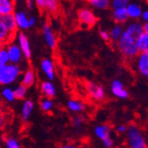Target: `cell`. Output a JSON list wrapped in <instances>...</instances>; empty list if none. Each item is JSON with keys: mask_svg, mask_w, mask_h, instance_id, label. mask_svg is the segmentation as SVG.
Masks as SVG:
<instances>
[{"mask_svg": "<svg viewBox=\"0 0 148 148\" xmlns=\"http://www.w3.org/2000/svg\"><path fill=\"white\" fill-rule=\"evenodd\" d=\"M143 31V24L139 22L130 23L123 30L122 35L117 40V45L121 53L124 57L132 59L138 56L139 52L137 41Z\"/></svg>", "mask_w": 148, "mask_h": 148, "instance_id": "6da1fadb", "label": "cell"}, {"mask_svg": "<svg viewBox=\"0 0 148 148\" xmlns=\"http://www.w3.org/2000/svg\"><path fill=\"white\" fill-rule=\"evenodd\" d=\"M127 143L131 148H145L147 146L145 137L138 126L131 124L126 130Z\"/></svg>", "mask_w": 148, "mask_h": 148, "instance_id": "7a4b0ae2", "label": "cell"}, {"mask_svg": "<svg viewBox=\"0 0 148 148\" xmlns=\"http://www.w3.org/2000/svg\"><path fill=\"white\" fill-rule=\"evenodd\" d=\"M21 74V69L19 65L12 64V63L6 64L3 69L0 84L9 85L13 84L15 81L18 80Z\"/></svg>", "mask_w": 148, "mask_h": 148, "instance_id": "3957f363", "label": "cell"}, {"mask_svg": "<svg viewBox=\"0 0 148 148\" xmlns=\"http://www.w3.org/2000/svg\"><path fill=\"white\" fill-rule=\"evenodd\" d=\"M86 90L89 97L96 101H102L106 98V91L102 85L90 82L86 84Z\"/></svg>", "mask_w": 148, "mask_h": 148, "instance_id": "277c9868", "label": "cell"}, {"mask_svg": "<svg viewBox=\"0 0 148 148\" xmlns=\"http://www.w3.org/2000/svg\"><path fill=\"white\" fill-rule=\"evenodd\" d=\"M8 57H9V62L12 64L20 65L22 62L23 60V53L16 43H9L8 46L6 47Z\"/></svg>", "mask_w": 148, "mask_h": 148, "instance_id": "5b68a950", "label": "cell"}, {"mask_svg": "<svg viewBox=\"0 0 148 148\" xmlns=\"http://www.w3.org/2000/svg\"><path fill=\"white\" fill-rule=\"evenodd\" d=\"M78 19L81 23L85 25L88 28L94 26L98 21L97 16L90 10L86 8H83L78 12Z\"/></svg>", "mask_w": 148, "mask_h": 148, "instance_id": "8992f818", "label": "cell"}, {"mask_svg": "<svg viewBox=\"0 0 148 148\" xmlns=\"http://www.w3.org/2000/svg\"><path fill=\"white\" fill-rule=\"evenodd\" d=\"M17 40H18V45L23 53V56L27 60H30L31 58V48L30 44L27 36L23 32H19L17 34Z\"/></svg>", "mask_w": 148, "mask_h": 148, "instance_id": "52a82bcc", "label": "cell"}, {"mask_svg": "<svg viewBox=\"0 0 148 148\" xmlns=\"http://www.w3.org/2000/svg\"><path fill=\"white\" fill-rule=\"evenodd\" d=\"M1 22L5 28L7 29V31L9 33H11L12 36H16L17 34V25H16V21H15V18H14V14L12 13H8V14H5L1 16Z\"/></svg>", "mask_w": 148, "mask_h": 148, "instance_id": "ba28073f", "label": "cell"}, {"mask_svg": "<svg viewBox=\"0 0 148 148\" xmlns=\"http://www.w3.org/2000/svg\"><path fill=\"white\" fill-rule=\"evenodd\" d=\"M111 90H112L113 95L118 99H128V97H129L128 90L124 88L123 82H121V81L118 79H115L112 82Z\"/></svg>", "mask_w": 148, "mask_h": 148, "instance_id": "9c48e42d", "label": "cell"}, {"mask_svg": "<svg viewBox=\"0 0 148 148\" xmlns=\"http://www.w3.org/2000/svg\"><path fill=\"white\" fill-rule=\"evenodd\" d=\"M43 36L49 48L54 49L57 45V39L54 33L52 32L51 26L48 23H45L43 27Z\"/></svg>", "mask_w": 148, "mask_h": 148, "instance_id": "30bf717a", "label": "cell"}, {"mask_svg": "<svg viewBox=\"0 0 148 148\" xmlns=\"http://www.w3.org/2000/svg\"><path fill=\"white\" fill-rule=\"evenodd\" d=\"M41 69L48 78V80L52 81L55 78V66L53 61L50 59H44L41 62Z\"/></svg>", "mask_w": 148, "mask_h": 148, "instance_id": "8fae6325", "label": "cell"}, {"mask_svg": "<svg viewBox=\"0 0 148 148\" xmlns=\"http://www.w3.org/2000/svg\"><path fill=\"white\" fill-rule=\"evenodd\" d=\"M34 110V102L31 99H26L21 106V119L23 123L28 122Z\"/></svg>", "mask_w": 148, "mask_h": 148, "instance_id": "7c38bea8", "label": "cell"}, {"mask_svg": "<svg viewBox=\"0 0 148 148\" xmlns=\"http://www.w3.org/2000/svg\"><path fill=\"white\" fill-rule=\"evenodd\" d=\"M138 69L142 75L148 76V52H140L138 54Z\"/></svg>", "mask_w": 148, "mask_h": 148, "instance_id": "4fadbf2b", "label": "cell"}, {"mask_svg": "<svg viewBox=\"0 0 148 148\" xmlns=\"http://www.w3.org/2000/svg\"><path fill=\"white\" fill-rule=\"evenodd\" d=\"M16 21L17 28L21 29V30H26L29 29V17L24 12H13Z\"/></svg>", "mask_w": 148, "mask_h": 148, "instance_id": "5bb4252c", "label": "cell"}, {"mask_svg": "<svg viewBox=\"0 0 148 148\" xmlns=\"http://www.w3.org/2000/svg\"><path fill=\"white\" fill-rule=\"evenodd\" d=\"M40 89H41V91L45 98L52 99L56 96V88L51 81L43 82L41 84V86H40Z\"/></svg>", "mask_w": 148, "mask_h": 148, "instance_id": "9a60e30c", "label": "cell"}, {"mask_svg": "<svg viewBox=\"0 0 148 148\" xmlns=\"http://www.w3.org/2000/svg\"><path fill=\"white\" fill-rule=\"evenodd\" d=\"M126 11H127L129 18L134 19V20L140 18L141 13L143 12L141 6L136 3H129L126 6Z\"/></svg>", "mask_w": 148, "mask_h": 148, "instance_id": "2e32d148", "label": "cell"}, {"mask_svg": "<svg viewBox=\"0 0 148 148\" xmlns=\"http://www.w3.org/2000/svg\"><path fill=\"white\" fill-rule=\"evenodd\" d=\"M94 134L99 139L103 140L106 138L111 137V128L106 124L98 125L94 128Z\"/></svg>", "mask_w": 148, "mask_h": 148, "instance_id": "e0dca14e", "label": "cell"}, {"mask_svg": "<svg viewBox=\"0 0 148 148\" xmlns=\"http://www.w3.org/2000/svg\"><path fill=\"white\" fill-rule=\"evenodd\" d=\"M113 19L116 23H124L129 20V16L126 11V7L117 8L113 10Z\"/></svg>", "mask_w": 148, "mask_h": 148, "instance_id": "ac0fdd59", "label": "cell"}, {"mask_svg": "<svg viewBox=\"0 0 148 148\" xmlns=\"http://www.w3.org/2000/svg\"><path fill=\"white\" fill-rule=\"evenodd\" d=\"M14 0H0V16L14 12Z\"/></svg>", "mask_w": 148, "mask_h": 148, "instance_id": "d6986e66", "label": "cell"}, {"mask_svg": "<svg viewBox=\"0 0 148 148\" xmlns=\"http://www.w3.org/2000/svg\"><path fill=\"white\" fill-rule=\"evenodd\" d=\"M15 36H12L11 33L7 31V29L4 27V25L0 22V47L5 46L11 43Z\"/></svg>", "mask_w": 148, "mask_h": 148, "instance_id": "ffe728a7", "label": "cell"}, {"mask_svg": "<svg viewBox=\"0 0 148 148\" xmlns=\"http://www.w3.org/2000/svg\"><path fill=\"white\" fill-rule=\"evenodd\" d=\"M138 52H148V32L143 31L137 41Z\"/></svg>", "mask_w": 148, "mask_h": 148, "instance_id": "44dd1931", "label": "cell"}, {"mask_svg": "<svg viewBox=\"0 0 148 148\" xmlns=\"http://www.w3.org/2000/svg\"><path fill=\"white\" fill-rule=\"evenodd\" d=\"M36 83V74L34 72V70L32 69H28L24 72L23 77H22V81L21 84L23 85H25L27 88L31 87L35 84Z\"/></svg>", "mask_w": 148, "mask_h": 148, "instance_id": "7402d4cb", "label": "cell"}, {"mask_svg": "<svg viewBox=\"0 0 148 148\" xmlns=\"http://www.w3.org/2000/svg\"><path fill=\"white\" fill-rule=\"evenodd\" d=\"M68 108L73 113H82L84 110V104L76 99H69L68 102Z\"/></svg>", "mask_w": 148, "mask_h": 148, "instance_id": "603a6c76", "label": "cell"}, {"mask_svg": "<svg viewBox=\"0 0 148 148\" xmlns=\"http://www.w3.org/2000/svg\"><path fill=\"white\" fill-rule=\"evenodd\" d=\"M90 5L99 10H106L109 7L111 0H88Z\"/></svg>", "mask_w": 148, "mask_h": 148, "instance_id": "cb8c5ba5", "label": "cell"}, {"mask_svg": "<svg viewBox=\"0 0 148 148\" xmlns=\"http://www.w3.org/2000/svg\"><path fill=\"white\" fill-rule=\"evenodd\" d=\"M27 91H28V88H27L25 85H23L22 84H20L15 90H13L15 99H18V100L24 99L26 98V95H27Z\"/></svg>", "mask_w": 148, "mask_h": 148, "instance_id": "d4e9b609", "label": "cell"}, {"mask_svg": "<svg viewBox=\"0 0 148 148\" xmlns=\"http://www.w3.org/2000/svg\"><path fill=\"white\" fill-rule=\"evenodd\" d=\"M53 106H54V104H53V101L51 100V99L49 98H44L41 102H40V107L43 112L45 113H49L52 110Z\"/></svg>", "mask_w": 148, "mask_h": 148, "instance_id": "484cf974", "label": "cell"}, {"mask_svg": "<svg viewBox=\"0 0 148 148\" xmlns=\"http://www.w3.org/2000/svg\"><path fill=\"white\" fill-rule=\"evenodd\" d=\"M1 96L3 99L7 102H13L15 100L14 93H13V90H12L9 87H5L1 91Z\"/></svg>", "mask_w": 148, "mask_h": 148, "instance_id": "4316f807", "label": "cell"}, {"mask_svg": "<svg viewBox=\"0 0 148 148\" xmlns=\"http://www.w3.org/2000/svg\"><path fill=\"white\" fill-rule=\"evenodd\" d=\"M123 27L120 25H115L114 28L111 29L109 35H110V39H112L114 42H117V40L120 38L121 35L123 33Z\"/></svg>", "mask_w": 148, "mask_h": 148, "instance_id": "83f0119b", "label": "cell"}, {"mask_svg": "<svg viewBox=\"0 0 148 148\" xmlns=\"http://www.w3.org/2000/svg\"><path fill=\"white\" fill-rule=\"evenodd\" d=\"M58 7H59L58 0H47L46 11H48L51 13H54L58 11Z\"/></svg>", "mask_w": 148, "mask_h": 148, "instance_id": "f1b7e54d", "label": "cell"}, {"mask_svg": "<svg viewBox=\"0 0 148 148\" xmlns=\"http://www.w3.org/2000/svg\"><path fill=\"white\" fill-rule=\"evenodd\" d=\"M5 145L7 148H20L21 147V144L17 139L13 138H9V137L5 139Z\"/></svg>", "mask_w": 148, "mask_h": 148, "instance_id": "f546056e", "label": "cell"}, {"mask_svg": "<svg viewBox=\"0 0 148 148\" xmlns=\"http://www.w3.org/2000/svg\"><path fill=\"white\" fill-rule=\"evenodd\" d=\"M0 63H2L4 65L10 63L7 50H6V47H5V46L0 47Z\"/></svg>", "mask_w": 148, "mask_h": 148, "instance_id": "4dcf8cb0", "label": "cell"}, {"mask_svg": "<svg viewBox=\"0 0 148 148\" xmlns=\"http://www.w3.org/2000/svg\"><path fill=\"white\" fill-rule=\"evenodd\" d=\"M129 3H130V0H112L110 4L114 10V9H117V8L126 7Z\"/></svg>", "mask_w": 148, "mask_h": 148, "instance_id": "1f68e13d", "label": "cell"}, {"mask_svg": "<svg viewBox=\"0 0 148 148\" xmlns=\"http://www.w3.org/2000/svg\"><path fill=\"white\" fill-rule=\"evenodd\" d=\"M72 122H73V125L75 129H81L83 126V124L84 123V120L82 116H74L72 119Z\"/></svg>", "mask_w": 148, "mask_h": 148, "instance_id": "d6a6232c", "label": "cell"}, {"mask_svg": "<svg viewBox=\"0 0 148 148\" xmlns=\"http://www.w3.org/2000/svg\"><path fill=\"white\" fill-rule=\"evenodd\" d=\"M36 5H37V7L42 10V11H45L46 10V4H47V0H34Z\"/></svg>", "mask_w": 148, "mask_h": 148, "instance_id": "836d02e7", "label": "cell"}, {"mask_svg": "<svg viewBox=\"0 0 148 148\" xmlns=\"http://www.w3.org/2000/svg\"><path fill=\"white\" fill-rule=\"evenodd\" d=\"M102 142H103V145L105 147H107V148L113 147L114 145V140H113V138L111 137H108V138L103 139Z\"/></svg>", "mask_w": 148, "mask_h": 148, "instance_id": "e575fe53", "label": "cell"}, {"mask_svg": "<svg viewBox=\"0 0 148 148\" xmlns=\"http://www.w3.org/2000/svg\"><path fill=\"white\" fill-rule=\"evenodd\" d=\"M99 36L104 40V41H106V42H108V41H110V40H111L109 33L107 32L106 30H105V29H100L99 30Z\"/></svg>", "mask_w": 148, "mask_h": 148, "instance_id": "d590c367", "label": "cell"}, {"mask_svg": "<svg viewBox=\"0 0 148 148\" xmlns=\"http://www.w3.org/2000/svg\"><path fill=\"white\" fill-rule=\"evenodd\" d=\"M127 126L125 125H119L117 128H116V131L117 133L119 134H123V133H126V130H127Z\"/></svg>", "mask_w": 148, "mask_h": 148, "instance_id": "8d00e7d4", "label": "cell"}, {"mask_svg": "<svg viewBox=\"0 0 148 148\" xmlns=\"http://www.w3.org/2000/svg\"><path fill=\"white\" fill-rule=\"evenodd\" d=\"M5 124V118L3 114L0 113V130H1Z\"/></svg>", "mask_w": 148, "mask_h": 148, "instance_id": "74e56055", "label": "cell"}, {"mask_svg": "<svg viewBox=\"0 0 148 148\" xmlns=\"http://www.w3.org/2000/svg\"><path fill=\"white\" fill-rule=\"evenodd\" d=\"M140 17L142 18L143 21L147 22V21H148V11H147V10H145V11L142 12L141 16H140Z\"/></svg>", "mask_w": 148, "mask_h": 148, "instance_id": "f35d334b", "label": "cell"}, {"mask_svg": "<svg viewBox=\"0 0 148 148\" xmlns=\"http://www.w3.org/2000/svg\"><path fill=\"white\" fill-rule=\"evenodd\" d=\"M29 24L30 28H31V27H34L36 24V17H34V16L29 17Z\"/></svg>", "mask_w": 148, "mask_h": 148, "instance_id": "ab89813d", "label": "cell"}, {"mask_svg": "<svg viewBox=\"0 0 148 148\" xmlns=\"http://www.w3.org/2000/svg\"><path fill=\"white\" fill-rule=\"evenodd\" d=\"M26 2H27V5H28V7L29 9L33 8V1L32 0H26Z\"/></svg>", "mask_w": 148, "mask_h": 148, "instance_id": "60d3db41", "label": "cell"}, {"mask_svg": "<svg viewBox=\"0 0 148 148\" xmlns=\"http://www.w3.org/2000/svg\"><path fill=\"white\" fill-rule=\"evenodd\" d=\"M5 65H4V64H2V63H0V81H1L2 73H3V69H4V68H5Z\"/></svg>", "mask_w": 148, "mask_h": 148, "instance_id": "b9f144b4", "label": "cell"}, {"mask_svg": "<svg viewBox=\"0 0 148 148\" xmlns=\"http://www.w3.org/2000/svg\"><path fill=\"white\" fill-rule=\"evenodd\" d=\"M143 30L145 32H148V23L145 22V24L143 25Z\"/></svg>", "mask_w": 148, "mask_h": 148, "instance_id": "7bdbcfd3", "label": "cell"}, {"mask_svg": "<svg viewBox=\"0 0 148 148\" xmlns=\"http://www.w3.org/2000/svg\"><path fill=\"white\" fill-rule=\"evenodd\" d=\"M62 147H63V148H74L75 145H63Z\"/></svg>", "mask_w": 148, "mask_h": 148, "instance_id": "ee69618b", "label": "cell"}, {"mask_svg": "<svg viewBox=\"0 0 148 148\" xmlns=\"http://www.w3.org/2000/svg\"><path fill=\"white\" fill-rule=\"evenodd\" d=\"M0 21H1V16H0Z\"/></svg>", "mask_w": 148, "mask_h": 148, "instance_id": "f6af8a7d", "label": "cell"}, {"mask_svg": "<svg viewBox=\"0 0 148 148\" xmlns=\"http://www.w3.org/2000/svg\"><path fill=\"white\" fill-rule=\"evenodd\" d=\"M0 108H1V107H0ZM0 113H1V109H0Z\"/></svg>", "mask_w": 148, "mask_h": 148, "instance_id": "bcb514c9", "label": "cell"}]
</instances>
